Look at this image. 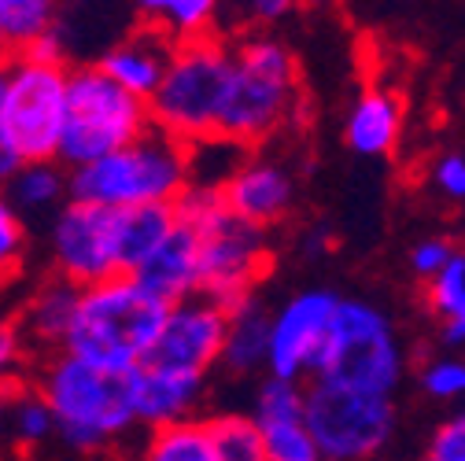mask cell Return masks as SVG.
<instances>
[{
    "mask_svg": "<svg viewBox=\"0 0 465 461\" xmlns=\"http://www.w3.org/2000/svg\"><path fill=\"white\" fill-rule=\"evenodd\" d=\"M303 74L296 52L277 34H244L232 41V82L218 137L259 152L303 114Z\"/></svg>",
    "mask_w": 465,
    "mask_h": 461,
    "instance_id": "6da1fadb",
    "label": "cell"
},
{
    "mask_svg": "<svg viewBox=\"0 0 465 461\" xmlns=\"http://www.w3.org/2000/svg\"><path fill=\"white\" fill-rule=\"evenodd\" d=\"M30 380L55 414V439L74 454L123 446L134 432H141L130 373H111L71 351H55L41 358Z\"/></svg>",
    "mask_w": 465,
    "mask_h": 461,
    "instance_id": "7a4b0ae2",
    "label": "cell"
},
{
    "mask_svg": "<svg viewBox=\"0 0 465 461\" xmlns=\"http://www.w3.org/2000/svg\"><path fill=\"white\" fill-rule=\"evenodd\" d=\"M166 314V299H159L134 273H119L82 288L74 329L64 351L111 373H134L152 362Z\"/></svg>",
    "mask_w": 465,
    "mask_h": 461,
    "instance_id": "3957f363",
    "label": "cell"
},
{
    "mask_svg": "<svg viewBox=\"0 0 465 461\" xmlns=\"http://www.w3.org/2000/svg\"><path fill=\"white\" fill-rule=\"evenodd\" d=\"M193 189V144L148 126L137 141L82 170H71V192L107 211L178 207Z\"/></svg>",
    "mask_w": 465,
    "mask_h": 461,
    "instance_id": "277c9868",
    "label": "cell"
},
{
    "mask_svg": "<svg viewBox=\"0 0 465 461\" xmlns=\"http://www.w3.org/2000/svg\"><path fill=\"white\" fill-rule=\"evenodd\" d=\"M178 214L193 225L200 251V292L222 307H237L259 296V280L273 262L270 229L229 211L222 192L189 189Z\"/></svg>",
    "mask_w": 465,
    "mask_h": 461,
    "instance_id": "5b68a950",
    "label": "cell"
},
{
    "mask_svg": "<svg viewBox=\"0 0 465 461\" xmlns=\"http://www.w3.org/2000/svg\"><path fill=\"white\" fill-rule=\"evenodd\" d=\"M318 384L395 398L406 380V348L395 321L370 299H340L325 355L314 369Z\"/></svg>",
    "mask_w": 465,
    "mask_h": 461,
    "instance_id": "8992f818",
    "label": "cell"
},
{
    "mask_svg": "<svg viewBox=\"0 0 465 461\" xmlns=\"http://www.w3.org/2000/svg\"><path fill=\"white\" fill-rule=\"evenodd\" d=\"M229 82H232V44L225 37L214 34L178 44L159 93L148 100L152 126L173 133L185 144H203L218 137Z\"/></svg>",
    "mask_w": 465,
    "mask_h": 461,
    "instance_id": "52a82bcc",
    "label": "cell"
},
{
    "mask_svg": "<svg viewBox=\"0 0 465 461\" xmlns=\"http://www.w3.org/2000/svg\"><path fill=\"white\" fill-rule=\"evenodd\" d=\"M152 126L148 100L126 93L111 82L96 64L71 67L67 89V123L60 141V159L67 170H82L111 152L126 148Z\"/></svg>",
    "mask_w": 465,
    "mask_h": 461,
    "instance_id": "ba28073f",
    "label": "cell"
},
{
    "mask_svg": "<svg viewBox=\"0 0 465 461\" xmlns=\"http://www.w3.org/2000/svg\"><path fill=\"white\" fill-rule=\"evenodd\" d=\"M71 64L48 52H30L8 60V114L5 126L26 162L55 159L67 123Z\"/></svg>",
    "mask_w": 465,
    "mask_h": 461,
    "instance_id": "9c48e42d",
    "label": "cell"
},
{
    "mask_svg": "<svg viewBox=\"0 0 465 461\" xmlns=\"http://www.w3.org/2000/svg\"><path fill=\"white\" fill-rule=\"evenodd\" d=\"M307 425L322 461H373L399 428L395 398L362 395L332 384H307Z\"/></svg>",
    "mask_w": 465,
    "mask_h": 461,
    "instance_id": "30bf717a",
    "label": "cell"
},
{
    "mask_svg": "<svg viewBox=\"0 0 465 461\" xmlns=\"http://www.w3.org/2000/svg\"><path fill=\"white\" fill-rule=\"evenodd\" d=\"M48 266L78 288L126 273L123 266V211L71 200L48 221Z\"/></svg>",
    "mask_w": 465,
    "mask_h": 461,
    "instance_id": "8fae6325",
    "label": "cell"
},
{
    "mask_svg": "<svg viewBox=\"0 0 465 461\" xmlns=\"http://www.w3.org/2000/svg\"><path fill=\"white\" fill-rule=\"evenodd\" d=\"M340 299L343 296H336L332 288H300V292H292L273 307L266 377L300 380V384L314 377L325 355Z\"/></svg>",
    "mask_w": 465,
    "mask_h": 461,
    "instance_id": "7c38bea8",
    "label": "cell"
},
{
    "mask_svg": "<svg viewBox=\"0 0 465 461\" xmlns=\"http://www.w3.org/2000/svg\"><path fill=\"white\" fill-rule=\"evenodd\" d=\"M225 332H229V307L196 292L170 307L159 343L152 351V362L207 377L214 366H222Z\"/></svg>",
    "mask_w": 465,
    "mask_h": 461,
    "instance_id": "4fadbf2b",
    "label": "cell"
},
{
    "mask_svg": "<svg viewBox=\"0 0 465 461\" xmlns=\"http://www.w3.org/2000/svg\"><path fill=\"white\" fill-rule=\"evenodd\" d=\"M137 23L134 0H64L60 23L37 52H48L71 67L100 64L104 52L123 41Z\"/></svg>",
    "mask_w": 465,
    "mask_h": 461,
    "instance_id": "5bb4252c",
    "label": "cell"
},
{
    "mask_svg": "<svg viewBox=\"0 0 465 461\" xmlns=\"http://www.w3.org/2000/svg\"><path fill=\"white\" fill-rule=\"evenodd\" d=\"M225 207L237 211L241 218L270 229L277 221H284L296 211L300 200V181L292 174V166L281 162L270 152H248L237 170L225 178V185L218 189Z\"/></svg>",
    "mask_w": 465,
    "mask_h": 461,
    "instance_id": "9a60e30c",
    "label": "cell"
},
{
    "mask_svg": "<svg viewBox=\"0 0 465 461\" xmlns=\"http://www.w3.org/2000/svg\"><path fill=\"white\" fill-rule=\"evenodd\" d=\"M252 417L266 443V461H322L307 425V387L300 380L262 377L252 398Z\"/></svg>",
    "mask_w": 465,
    "mask_h": 461,
    "instance_id": "2e32d148",
    "label": "cell"
},
{
    "mask_svg": "<svg viewBox=\"0 0 465 461\" xmlns=\"http://www.w3.org/2000/svg\"><path fill=\"white\" fill-rule=\"evenodd\" d=\"M134 384V414L141 432L196 421L207 402V377L173 369V366H141L130 373Z\"/></svg>",
    "mask_w": 465,
    "mask_h": 461,
    "instance_id": "e0dca14e",
    "label": "cell"
},
{
    "mask_svg": "<svg viewBox=\"0 0 465 461\" xmlns=\"http://www.w3.org/2000/svg\"><path fill=\"white\" fill-rule=\"evenodd\" d=\"M406 133L402 96L388 85H366L343 114V144L359 159H391Z\"/></svg>",
    "mask_w": 465,
    "mask_h": 461,
    "instance_id": "ac0fdd59",
    "label": "cell"
},
{
    "mask_svg": "<svg viewBox=\"0 0 465 461\" xmlns=\"http://www.w3.org/2000/svg\"><path fill=\"white\" fill-rule=\"evenodd\" d=\"M78 299H82V288L60 273H48L30 284V292L19 307V318H15L30 343V351H37L45 358V355H55L67 348V336H71L74 314H78Z\"/></svg>",
    "mask_w": 465,
    "mask_h": 461,
    "instance_id": "d6986e66",
    "label": "cell"
},
{
    "mask_svg": "<svg viewBox=\"0 0 465 461\" xmlns=\"http://www.w3.org/2000/svg\"><path fill=\"white\" fill-rule=\"evenodd\" d=\"M173 44L166 34L152 30V26H134L123 41H114L104 60L96 64L111 82H119L126 93L141 96V100H152L170 71V60H173Z\"/></svg>",
    "mask_w": 465,
    "mask_h": 461,
    "instance_id": "ffe728a7",
    "label": "cell"
},
{
    "mask_svg": "<svg viewBox=\"0 0 465 461\" xmlns=\"http://www.w3.org/2000/svg\"><path fill=\"white\" fill-rule=\"evenodd\" d=\"M134 277H137L144 288H152L159 299H166L170 307L200 292V251H196V233H193V225H189L182 214H178V229L170 233V240H166Z\"/></svg>",
    "mask_w": 465,
    "mask_h": 461,
    "instance_id": "44dd1931",
    "label": "cell"
},
{
    "mask_svg": "<svg viewBox=\"0 0 465 461\" xmlns=\"http://www.w3.org/2000/svg\"><path fill=\"white\" fill-rule=\"evenodd\" d=\"M270 321L273 310L252 296L237 307H229V332H225V351L222 369L229 377H259L270 362Z\"/></svg>",
    "mask_w": 465,
    "mask_h": 461,
    "instance_id": "7402d4cb",
    "label": "cell"
},
{
    "mask_svg": "<svg viewBox=\"0 0 465 461\" xmlns=\"http://www.w3.org/2000/svg\"><path fill=\"white\" fill-rule=\"evenodd\" d=\"M5 196L15 203V211L30 221V218H55L71 200V170L60 159H37V162H23V170L8 181Z\"/></svg>",
    "mask_w": 465,
    "mask_h": 461,
    "instance_id": "603a6c76",
    "label": "cell"
},
{
    "mask_svg": "<svg viewBox=\"0 0 465 461\" xmlns=\"http://www.w3.org/2000/svg\"><path fill=\"white\" fill-rule=\"evenodd\" d=\"M141 26L166 34L173 44L214 37L225 15V0H134Z\"/></svg>",
    "mask_w": 465,
    "mask_h": 461,
    "instance_id": "cb8c5ba5",
    "label": "cell"
},
{
    "mask_svg": "<svg viewBox=\"0 0 465 461\" xmlns=\"http://www.w3.org/2000/svg\"><path fill=\"white\" fill-rule=\"evenodd\" d=\"M60 12L64 0H0V55L15 60L37 52L52 37Z\"/></svg>",
    "mask_w": 465,
    "mask_h": 461,
    "instance_id": "d4e9b609",
    "label": "cell"
},
{
    "mask_svg": "<svg viewBox=\"0 0 465 461\" xmlns=\"http://www.w3.org/2000/svg\"><path fill=\"white\" fill-rule=\"evenodd\" d=\"M425 307L436 318V339L440 351H461L465 348V251L454 255V262L425 284Z\"/></svg>",
    "mask_w": 465,
    "mask_h": 461,
    "instance_id": "484cf974",
    "label": "cell"
},
{
    "mask_svg": "<svg viewBox=\"0 0 465 461\" xmlns=\"http://www.w3.org/2000/svg\"><path fill=\"white\" fill-rule=\"evenodd\" d=\"M130 461H218V450L207 417H196L185 425L141 432V443Z\"/></svg>",
    "mask_w": 465,
    "mask_h": 461,
    "instance_id": "4316f807",
    "label": "cell"
},
{
    "mask_svg": "<svg viewBox=\"0 0 465 461\" xmlns=\"http://www.w3.org/2000/svg\"><path fill=\"white\" fill-rule=\"evenodd\" d=\"M178 229V207H134L123 211V266L137 273Z\"/></svg>",
    "mask_w": 465,
    "mask_h": 461,
    "instance_id": "83f0119b",
    "label": "cell"
},
{
    "mask_svg": "<svg viewBox=\"0 0 465 461\" xmlns=\"http://www.w3.org/2000/svg\"><path fill=\"white\" fill-rule=\"evenodd\" d=\"M55 439V414L34 380L8 391V443L19 450H41Z\"/></svg>",
    "mask_w": 465,
    "mask_h": 461,
    "instance_id": "f1b7e54d",
    "label": "cell"
},
{
    "mask_svg": "<svg viewBox=\"0 0 465 461\" xmlns=\"http://www.w3.org/2000/svg\"><path fill=\"white\" fill-rule=\"evenodd\" d=\"M207 425L218 461H266V443L252 414L225 410V414H211Z\"/></svg>",
    "mask_w": 465,
    "mask_h": 461,
    "instance_id": "f546056e",
    "label": "cell"
},
{
    "mask_svg": "<svg viewBox=\"0 0 465 461\" xmlns=\"http://www.w3.org/2000/svg\"><path fill=\"white\" fill-rule=\"evenodd\" d=\"M418 387L432 402H465V355L436 351L418 366Z\"/></svg>",
    "mask_w": 465,
    "mask_h": 461,
    "instance_id": "4dcf8cb0",
    "label": "cell"
},
{
    "mask_svg": "<svg viewBox=\"0 0 465 461\" xmlns=\"http://www.w3.org/2000/svg\"><path fill=\"white\" fill-rule=\"evenodd\" d=\"M30 355L34 351H30L19 321L15 318H0V395H8L19 384H26Z\"/></svg>",
    "mask_w": 465,
    "mask_h": 461,
    "instance_id": "1f68e13d",
    "label": "cell"
},
{
    "mask_svg": "<svg viewBox=\"0 0 465 461\" xmlns=\"http://www.w3.org/2000/svg\"><path fill=\"white\" fill-rule=\"evenodd\" d=\"M425 185L443 203H465V148H443L429 159Z\"/></svg>",
    "mask_w": 465,
    "mask_h": 461,
    "instance_id": "d6a6232c",
    "label": "cell"
},
{
    "mask_svg": "<svg viewBox=\"0 0 465 461\" xmlns=\"http://www.w3.org/2000/svg\"><path fill=\"white\" fill-rule=\"evenodd\" d=\"M26 218L15 211V203L0 192V284L12 280L26 259Z\"/></svg>",
    "mask_w": 465,
    "mask_h": 461,
    "instance_id": "836d02e7",
    "label": "cell"
},
{
    "mask_svg": "<svg viewBox=\"0 0 465 461\" xmlns=\"http://www.w3.org/2000/svg\"><path fill=\"white\" fill-rule=\"evenodd\" d=\"M300 8H303L300 0H237V23L248 34H273Z\"/></svg>",
    "mask_w": 465,
    "mask_h": 461,
    "instance_id": "e575fe53",
    "label": "cell"
},
{
    "mask_svg": "<svg viewBox=\"0 0 465 461\" xmlns=\"http://www.w3.org/2000/svg\"><path fill=\"white\" fill-rule=\"evenodd\" d=\"M461 248L450 240V237H421L414 248H411V255H406V266H411V273L418 277V280H436L450 262H454V255H458Z\"/></svg>",
    "mask_w": 465,
    "mask_h": 461,
    "instance_id": "d590c367",
    "label": "cell"
},
{
    "mask_svg": "<svg viewBox=\"0 0 465 461\" xmlns=\"http://www.w3.org/2000/svg\"><path fill=\"white\" fill-rule=\"evenodd\" d=\"M429 454H440L447 461H465V407L436 425L429 439Z\"/></svg>",
    "mask_w": 465,
    "mask_h": 461,
    "instance_id": "8d00e7d4",
    "label": "cell"
},
{
    "mask_svg": "<svg viewBox=\"0 0 465 461\" xmlns=\"http://www.w3.org/2000/svg\"><path fill=\"white\" fill-rule=\"evenodd\" d=\"M23 162H26V159H23V152L15 148V141H12L8 126H5V130H0V192H5L8 181L23 170Z\"/></svg>",
    "mask_w": 465,
    "mask_h": 461,
    "instance_id": "74e56055",
    "label": "cell"
},
{
    "mask_svg": "<svg viewBox=\"0 0 465 461\" xmlns=\"http://www.w3.org/2000/svg\"><path fill=\"white\" fill-rule=\"evenodd\" d=\"M5 114H8V60H0V130H5Z\"/></svg>",
    "mask_w": 465,
    "mask_h": 461,
    "instance_id": "f35d334b",
    "label": "cell"
},
{
    "mask_svg": "<svg viewBox=\"0 0 465 461\" xmlns=\"http://www.w3.org/2000/svg\"><path fill=\"white\" fill-rule=\"evenodd\" d=\"M8 443V395H0V450Z\"/></svg>",
    "mask_w": 465,
    "mask_h": 461,
    "instance_id": "ab89813d",
    "label": "cell"
},
{
    "mask_svg": "<svg viewBox=\"0 0 465 461\" xmlns=\"http://www.w3.org/2000/svg\"><path fill=\"white\" fill-rule=\"evenodd\" d=\"M325 248H329V233H314V237H307V248L303 251L307 255H322Z\"/></svg>",
    "mask_w": 465,
    "mask_h": 461,
    "instance_id": "60d3db41",
    "label": "cell"
},
{
    "mask_svg": "<svg viewBox=\"0 0 465 461\" xmlns=\"http://www.w3.org/2000/svg\"><path fill=\"white\" fill-rule=\"evenodd\" d=\"M300 5H303L307 12H329V8L336 5V0H300Z\"/></svg>",
    "mask_w": 465,
    "mask_h": 461,
    "instance_id": "b9f144b4",
    "label": "cell"
},
{
    "mask_svg": "<svg viewBox=\"0 0 465 461\" xmlns=\"http://www.w3.org/2000/svg\"><path fill=\"white\" fill-rule=\"evenodd\" d=\"M418 461H447V457H440V454H429V450H425V454H421Z\"/></svg>",
    "mask_w": 465,
    "mask_h": 461,
    "instance_id": "7bdbcfd3",
    "label": "cell"
},
{
    "mask_svg": "<svg viewBox=\"0 0 465 461\" xmlns=\"http://www.w3.org/2000/svg\"><path fill=\"white\" fill-rule=\"evenodd\" d=\"M0 60H5V55H0Z\"/></svg>",
    "mask_w": 465,
    "mask_h": 461,
    "instance_id": "ee69618b",
    "label": "cell"
}]
</instances>
